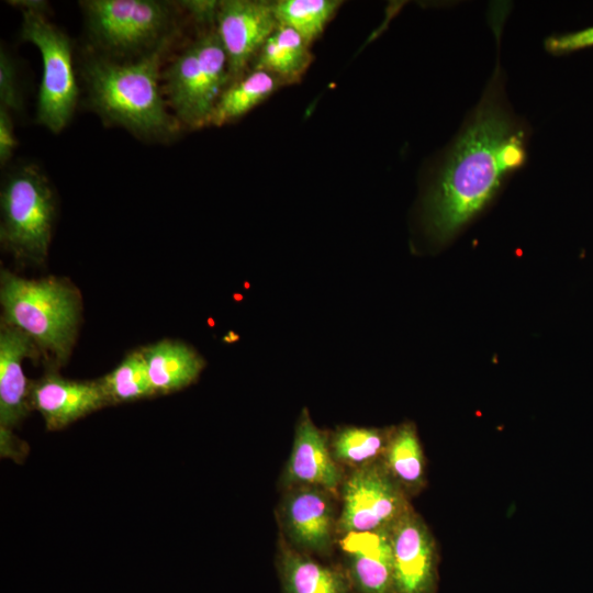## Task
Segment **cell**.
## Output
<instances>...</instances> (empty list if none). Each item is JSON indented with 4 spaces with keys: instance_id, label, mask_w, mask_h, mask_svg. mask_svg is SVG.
<instances>
[{
    "instance_id": "5b68a950",
    "label": "cell",
    "mask_w": 593,
    "mask_h": 593,
    "mask_svg": "<svg viewBox=\"0 0 593 593\" xmlns=\"http://www.w3.org/2000/svg\"><path fill=\"white\" fill-rule=\"evenodd\" d=\"M163 75L176 118L188 127L209 125L230 81L227 55L217 33L209 32L191 43Z\"/></svg>"
},
{
    "instance_id": "8992f818",
    "label": "cell",
    "mask_w": 593,
    "mask_h": 593,
    "mask_svg": "<svg viewBox=\"0 0 593 593\" xmlns=\"http://www.w3.org/2000/svg\"><path fill=\"white\" fill-rule=\"evenodd\" d=\"M21 37L35 45L42 56L37 122L57 134L70 122L79 94L70 38L46 13L30 11L22 12Z\"/></svg>"
},
{
    "instance_id": "7a4b0ae2",
    "label": "cell",
    "mask_w": 593,
    "mask_h": 593,
    "mask_svg": "<svg viewBox=\"0 0 593 593\" xmlns=\"http://www.w3.org/2000/svg\"><path fill=\"white\" fill-rule=\"evenodd\" d=\"M169 40L132 63L89 58L83 65V77L91 108L138 136H172L179 125L168 113L158 85Z\"/></svg>"
},
{
    "instance_id": "6da1fadb",
    "label": "cell",
    "mask_w": 593,
    "mask_h": 593,
    "mask_svg": "<svg viewBox=\"0 0 593 593\" xmlns=\"http://www.w3.org/2000/svg\"><path fill=\"white\" fill-rule=\"evenodd\" d=\"M518 133L488 93L427 198V222L437 238H449L492 197L508 172L502 157L504 146Z\"/></svg>"
},
{
    "instance_id": "7c38bea8",
    "label": "cell",
    "mask_w": 593,
    "mask_h": 593,
    "mask_svg": "<svg viewBox=\"0 0 593 593\" xmlns=\"http://www.w3.org/2000/svg\"><path fill=\"white\" fill-rule=\"evenodd\" d=\"M345 470L333 458L328 434L318 428L304 407L298 418L289 459L280 477L282 490L309 485L338 496Z\"/></svg>"
},
{
    "instance_id": "30bf717a",
    "label": "cell",
    "mask_w": 593,
    "mask_h": 593,
    "mask_svg": "<svg viewBox=\"0 0 593 593\" xmlns=\"http://www.w3.org/2000/svg\"><path fill=\"white\" fill-rule=\"evenodd\" d=\"M392 593H437L439 551L430 528L414 507L390 527Z\"/></svg>"
},
{
    "instance_id": "83f0119b",
    "label": "cell",
    "mask_w": 593,
    "mask_h": 593,
    "mask_svg": "<svg viewBox=\"0 0 593 593\" xmlns=\"http://www.w3.org/2000/svg\"><path fill=\"white\" fill-rule=\"evenodd\" d=\"M12 5L18 7L23 11L46 13L48 2L43 0H15L9 1Z\"/></svg>"
},
{
    "instance_id": "603a6c76",
    "label": "cell",
    "mask_w": 593,
    "mask_h": 593,
    "mask_svg": "<svg viewBox=\"0 0 593 593\" xmlns=\"http://www.w3.org/2000/svg\"><path fill=\"white\" fill-rule=\"evenodd\" d=\"M340 4L338 0H280L272 7L279 25L294 30L311 44L323 33Z\"/></svg>"
},
{
    "instance_id": "d4e9b609",
    "label": "cell",
    "mask_w": 593,
    "mask_h": 593,
    "mask_svg": "<svg viewBox=\"0 0 593 593\" xmlns=\"http://www.w3.org/2000/svg\"><path fill=\"white\" fill-rule=\"evenodd\" d=\"M593 46V26L581 31L553 35L546 40L545 47L552 54H564Z\"/></svg>"
},
{
    "instance_id": "ba28073f",
    "label": "cell",
    "mask_w": 593,
    "mask_h": 593,
    "mask_svg": "<svg viewBox=\"0 0 593 593\" xmlns=\"http://www.w3.org/2000/svg\"><path fill=\"white\" fill-rule=\"evenodd\" d=\"M338 538L390 528L413 505L381 461L346 470L338 492Z\"/></svg>"
},
{
    "instance_id": "ffe728a7",
    "label": "cell",
    "mask_w": 593,
    "mask_h": 593,
    "mask_svg": "<svg viewBox=\"0 0 593 593\" xmlns=\"http://www.w3.org/2000/svg\"><path fill=\"white\" fill-rule=\"evenodd\" d=\"M393 426L345 425L328 434L335 461L346 471L381 461Z\"/></svg>"
},
{
    "instance_id": "d6986e66",
    "label": "cell",
    "mask_w": 593,
    "mask_h": 593,
    "mask_svg": "<svg viewBox=\"0 0 593 593\" xmlns=\"http://www.w3.org/2000/svg\"><path fill=\"white\" fill-rule=\"evenodd\" d=\"M311 61L310 44L294 30L279 25L260 48L254 69L268 71L287 83L299 80Z\"/></svg>"
},
{
    "instance_id": "2e32d148",
    "label": "cell",
    "mask_w": 593,
    "mask_h": 593,
    "mask_svg": "<svg viewBox=\"0 0 593 593\" xmlns=\"http://www.w3.org/2000/svg\"><path fill=\"white\" fill-rule=\"evenodd\" d=\"M276 563L282 593H354L342 566L324 564L292 548L281 536Z\"/></svg>"
},
{
    "instance_id": "3957f363",
    "label": "cell",
    "mask_w": 593,
    "mask_h": 593,
    "mask_svg": "<svg viewBox=\"0 0 593 593\" xmlns=\"http://www.w3.org/2000/svg\"><path fill=\"white\" fill-rule=\"evenodd\" d=\"M2 323L15 327L63 363L70 355L78 329L81 301L64 279L30 280L1 271Z\"/></svg>"
},
{
    "instance_id": "9a60e30c",
    "label": "cell",
    "mask_w": 593,
    "mask_h": 593,
    "mask_svg": "<svg viewBox=\"0 0 593 593\" xmlns=\"http://www.w3.org/2000/svg\"><path fill=\"white\" fill-rule=\"evenodd\" d=\"M38 355V347L22 331L1 323L0 329V427L12 429L32 410L31 382L23 372V360Z\"/></svg>"
},
{
    "instance_id": "4fadbf2b",
    "label": "cell",
    "mask_w": 593,
    "mask_h": 593,
    "mask_svg": "<svg viewBox=\"0 0 593 593\" xmlns=\"http://www.w3.org/2000/svg\"><path fill=\"white\" fill-rule=\"evenodd\" d=\"M30 404L48 430L61 429L109 405L98 381H74L53 372L31 382Z\"/></svg>"
},
{
    "instance_id": "484cf974",
    "label": "cell",
    "mask_w": 593,
    "mask_h": 593,
    "mask_svg": "<svg viewBox=\"0 0 593 593\" xmlns=\"http://www.w3.org/2000/svg\"><path fill=\"white\" fill-rule=\"evenodd\" d=\"M18 145L10 110L0 105V164L5 165Z\"/></svg>"
},
{
    "instance_id": "9c48e42d",
    "label": "cell",
    "mask_w": 593,
    "mask_h": 593,
    "mask_svg": "<svg viewBox=\"0 0 593 593\" xmlns=\"http://www.w3.org/2000/svg\"><path fill=\"white\" fill-rule=\"evenodd\" d=\"M338 496L300 485L282 490L277 508L280 536L292 548L318 557L331 556L338 541Z\"/></svg>"
},
{
    "instance_id": "5bb4252c",
    "label": "cell",
    "mask_w": 593,
    "mask_h": 593,
    "mask_svg": "<svg viewBox=\"0 0 593 593\" xmlns=\"http://www.w3.org/2000/svg\"><path fill=\"white\" fill-rule=\"evenodd\" d=\"M337 547L354 593H392L390 528L340 536Z\"/></svg>"
},
{
    "instance_id": "52a82bcc",
    "label": "cell",
    "mask_w": 593,
    "mask_h": 593,
    "mask_svg": "<svg viewBox=\"0 0 593 593\" xmlns=\"http://www.w3.org/2000/svg\"><path fill=\"white\" fill-rule=\"evenodd\" d=\"M91 37L114 53L155 48L168 38L171 5L157 0H87L80 2Z\"/></svg>"
},
{
    "instance_id": "8fae6325",
    "label": "cell",
    "mask_w": 593,
    "mask_h": 593,
    "mask_svg": "<svg viewBox=\"0 0 593 593\" xmlns=\"http://www.w3.org/2000/svg\"><path fill=\"white\" fill-rule=\"evenodd\" d=\"M215 23L234 81L279 26L272 3L254 0L220 1Z\"/></svg>"
},
{
    "instance_id": "4316f807",
    "label": "cell",
    "mask_w": 593,
    "mask_h": 593,
    "mask_svg": "<svg viewBox=\"0 0 593 593\" xmlns=\"http://www.w3.org/2000/svg\"><path fill=\"white\" fill-rule=\"evenodd\" d=\"M183 7L198 22H216L220 2L217 1H181Z\"/></svg>"
},
{
    "instance_id": "277c9868",
    "label": "cell",
    "mask_w": 593,
    "mask_h": 593,
    "mask_svg": "<svg viewBox=\"0 0 593 593\" xmlns=\"http://www.w3.org/2000/svg\"><path fill=\"white\" fill-rule=\"evenodd\" d=\"M0 242L16 258L45 260L55 219V197L48 179L34 164L10 172L1 187Z\"/></svg>"
},
{
    "instance_id": "ac0fdd59",
    "label": "cell",
    "mask_w": 593,
    "mask_h": 593,
    "mask_svg": "<svg viewBox=\"0 0 593 593\" xmlns=\"http://www.w3.org/2000/svg\"><path fill=\"white\" fill-rule=\"evenodd\" d=\"M381 463L411 500L426 488V458L414 423L393 426Z\"/></svg>"
},
{
    "instance_id": "44dd1931",
    "label": "cell",
    "mask_w": 593,
    "mask_h": 593,
    "mask_svg": "<svg viewBox=\"0 0 593 593\" xmlns=\"http://www.w3.org/2000/svg\"><path fill=\"white\" fill-rule=\"evenodd\" d=\"M283 83L272 74L254 69L240 77L221 94L209 125L221 126L232 122L266 100Z\"/></svg>"
},
{
    "instance_id": "cb8c5ba5",
    "label": "cell",
    "mask_w": 593,
    "mask_h": 593,
    "mask_svg": "<svg viewBox=\"0 0 593 593\" xmlns=\"http://www.w3.org/2000/svg\"><path fill=\"white\" fill-rule=\"evenodd\" d=\"M0 104L10 111H21L15 65L7 52H0Z\"/></svg>"
},
{
    "instance_id": "e0dca14e",
    "label": "cell",
    "mask_w": 593,
    "mask_h": 593,
    "mask_svg": "<svg viewBox=\"0 0 593 593\" xmlns=\"http://www.w3.org/2000/svg\"><path fill=\"white\" fill-rule=\"evenodd\" d=\"M139 350L156 395L189 387L205 365L193 348L178 340H160Z\"/></svg>"
},
{
    "instance_id": "7402d4cb",
    "label": "cell",
    "mask_w": 593,
    "mask_h": 593,
    "mask_svg": "<svg viewBox=\"0 0 593 593\" xmlns=\"http://www.w3.org/2000/svg\"><path fill=\"white\" fill-rule=\"evenodd\" d=\"M97 381L109 405L156 395L141 350L130 353L111 372Z\"/></svg>"
}]
</instances>
